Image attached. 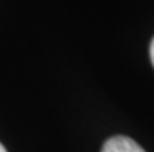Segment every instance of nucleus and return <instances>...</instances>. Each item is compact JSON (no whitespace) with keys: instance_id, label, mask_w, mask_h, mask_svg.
<instances>
[{"instance_id":"f257e3e1","label":"nucleus","mask_w":154,"mask_h":152,"mask_svg":"<svg viewBox=\"0 0 154 152\" xmlns=\"http://www.w3.org/2000/svg\"><path fill=\"white\" fill-rule=\"evenodd\" d=\"M101 152H146V151L129 137L115 135L104 141Z\"/></svg>"},{"instance_id":"f03ea898","label":"nucleus","mask_w":154,"mask_h":152,"mask_svg":"<svg viewBox=\"0 0 154 152\" xmlns=\"http://www.w3.org/2000/svg\"><path fill=\"white\" fill-rule=\"evenodd\" d=\"M149 58H151V64L154 67V39L151 40V45H149Z\"/></svg>"},{"instance_id":"7ed1b4c3","label":"nucleus","mask_w":154,"mask_h":152,"mask_svg":"<svg viewBox=\"0 0 154 152\" xmlns=\"http://www.w3.org/2000/svg\"><path fill=\"white\" fill-rule=\"evenodd\" d=\"M0 152H6V149L3 148V145H2V143H0Z\"/></svg>"}]
</instances>
